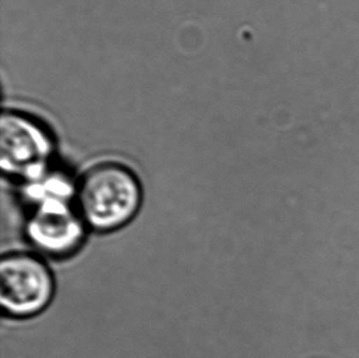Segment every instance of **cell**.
<instances>
[{"instance_id":"obj_4","label":"cell","mask_w":359,"mask_h":358,"mask_svg":"<svg viewBox=\"0 0 359 358\" xmlns=\"http://www.w3.org/2000/svg\"><path fill=\"white\" fill-rule=\"evenodd\" d=\"M52 142L36 121L15 113L1 119V170L13 178L34 182L46 175Z\"/></svg>"},{"instance_id":"obj_1","label":"cell","mask_w":359,"mask_h":358,"mask_svg":"<svg viewBox=\"0 0 359 358\" xmlns=\"http://www.w3.org/2000/svg\"><path fill=\"white\" fill-rule=\"evenodd\" d=\"M75 203L83 223L97 232H113L135 218L142 188L135 173L118 162H101L83 172L75 188Z\"/></svg>"},{"instance_id":"obj_3","label":"cell","mask_w":359,"mask_h":358,"mask_svg":"<svg viewBox=\"0 0 359 358\" xmlns=\"http://www.w3.org/2000/svg\"><path fill=\"white\" fill-rule=\"evenodd\" d=\"M55 281L48 265L34 253L10 252L0 263L3 313L25 319L42 313L53 300Z\"/></svg>"},{"instance_id":"obj_2","label":"cell","mask_w":359,"mask_h":358,"mask_svg":"<svg viewBox=\"0 0 359 358\" xmlns=\"http://www.w3.org/2000/svg\"><path fill=\"white\" fill-rule=\"evenodd\" d=\"M39 180L42 185L34 184L32 189L34 211L26 223V234L39 253L69 257L81 247L88 227L70 200L75 189L62 178H52L46 183L43 175Z\"/></svg>"}]
</instances>
